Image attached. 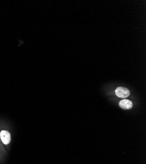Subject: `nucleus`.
Returning <instances> with one entry per match:
<instances>
[{"mask_svg":"<svg viewBox=\"0 0 146 164\" xmlns=\"http://www.w3.org/2000/svg\"><path fill=\"white\" fill-rule=\"evenodd\" d=\"M130 91L124 87H119L115 90V94L119 98H127L130 95Z\"/></svg>","mask_w":146,"mask_h":164,"instance_id":"nucleus-1","label":"nucleus"},{"mask_svg":"<svg viewBox=\"0 0 146 164\" xmlns=\"http://www.w3.org/2000/svg\"><path fill=\"white\" fill-rule=\"evenodd\" d=\"M0 137H1V140L3 142V144H8L10 142V135L7 131L3 130L1 131Z\"/></svg>","mask_w":146,"mask_h":164,"instance_id":"nucleus-2","label":"nucleus"},{"mask_svg":"<svg viewBox=\"0 0 146 164\" xmlns=\"http://www.w3.org/2000/svg\"><path fill=\"white\" fill-rule=\"evenodd\" d=\"M119 106L121 108L124 110H129L133 108V104L128 99H124L123 101H120L119 102Z\"/></svg>","mask_w":146,"mask_h":164,"instance_id":"nucleus-3","label":"nucleus"}]
</instances>
